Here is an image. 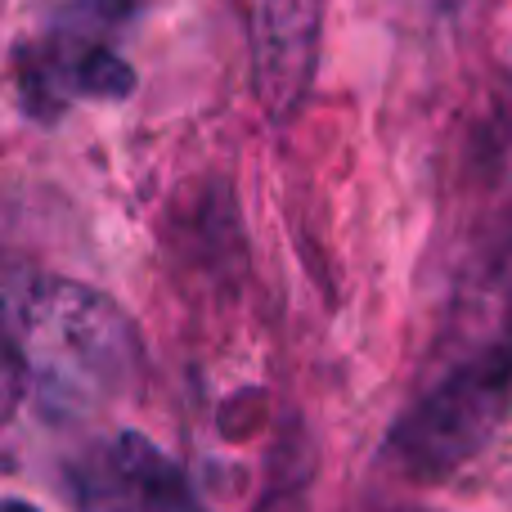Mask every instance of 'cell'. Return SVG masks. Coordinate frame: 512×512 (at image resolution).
Segmentation results:
<instances>
[{"label":"cell","mask_w":512,"mask_h":512,"mask_svg":"<svg viewBox=\"0 0 512 512\" xmlns=\"http://www.w3.org/2000/svg\"><path fill=\"white\" fill-rule=\"evenodd\" d=\"M252 50L256 99L274 122L301 108L319 59L324 0H239Z\"/></svg>","instance_id":"277c9868"},{"label":"cell","mask_w":512,"mask_h":512,"mask_svg":"<svg viewBox=\"0 0 512 512\" xmlns=\"http://www.w3.org/2000/svg\"><path fill=\"white\" fill-rule=\"evenodd\" d=\"M0 512H36L27 499H0Z\"/></svg>","instance_id":"52a82bcc"},{"label":"cell","mask_w":512,"mask_h":512,"mask_svg":"<svg viewBox=\"0 0 512 512\" xmlns=\"http://www.w3.org/2000/svg\"><path fill=\"white\" fill-rule=\"evenodd\" d=\"M59 72H68V77H63V90H68V95L126 99L135 90V68L117 50H108V45H99V41L81 45V50L72 54V63H63Z\"/></svg>","instance_id":"5b68a950"},{"label":"cell","mask_w":512,"mask_h":512,"mask_svg":"<svg viewBox=\"0 0 512 512\" xmlns=\"http://www.w3.org/2000/svg\"><path fill=\"white\" fill-rule=\"evenodd\" d=\"M68 490L81 512H185V472L149 436L122 432L68 463Z\"/></svg>","instance_id":"3957f363"},{"label":"cell","mask_w":512,"mask_h":512,"mask_svg":"<svg viewBox=\"0 0 512 512\" xmlns=\"http://www.w3.org/2000/svg\"><path fill=\"white\" fill-rule=\"evenodd\" d=\"M23 360L36 405L59 423H77L131 391L140 342L104 292L50 279L27 297Z\"/></svg>","instance_id":"6da1fadb"},{"label":"cell","mask_w":512,"mask_h":512,"mask_svg":"<svg viewBox=\"0 0 512 512\" xmlns=\"http://www.w3.org/2000/svg\"><path fill=\"white\" fill-rule=\"evenodd\" d=\"M512 414V351H495L468 360L441 378L387 436V459L400 477L418 486H441L463 472Z\"/></svg>","instance_id":"7a4b0ae2"},{"label":"cell","mask_w":512,"mask_h":512,"mask_svg":"<svg viewBox=\"0 0 512 512\" xmlns=\"http://www.w3.org/2000/svg\"><path fill=\"white\" fill-rule=\"evenodd\" d=\"M27 396V360H23V342L14 337L5 319V306H0V427L18 414Z\"/></svg>","instance_id":"8992f818"}]
</instances>
